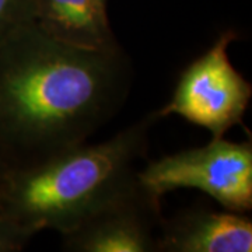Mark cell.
<instances>
[{
    "mask_svg": "<svg viewBox=\"0 0 252 252\" xmlns=\"http://www.w3.org/2000/svg\"><path fill=\"white\" fill-rule=\"evenodd\" d=\"M157 119L152 112L104 142L9 168L0 185V210L32 237L44 230L70 231L139 184L136 164L147 153Z\"/></svg>",
    "mask_w": 252,
    "mask_h": 252,
    "instance_id": "obj_2",
    "label": "cell"
},
{
    "mask_svg": "<svg viewBox=\"0 0 252 252\" xmlns=\"http://www.w3.org/2000/svg\"><path fill=\"white\" fill-rule=\"evenodd\" d=\"M237 38L233 30L221 32L206 52L187 66L170 101L156 111L158 119L184 118L209 130L212 139L224 137L233 126L243 125L252 86L228 58V48Z\"/></svg>",
    "mask_w": 252,
    "mask_h": 252,
    "instance_id": "obj_4",
    "label": "cell"
},
{
    "mask_svg": "<svg viewBox=\"0 0 252 252\" xmlns=\"http://www.w3.org/2000/svg\"><path fill=\"white\" fill-rule=\"evenodd\" d=\"M9 165H7V162L3 160V157L0 156V185H1V182L4 180V175L7 174L9 171Z\"/></svg>",
    "mask_w": 252,
    "mask_h": 252,
    "instance_id": "obj_10",
    "label": "cell"
},
{
    "mask_svg": "<svg viewBox=\"0 0 252 252\" xmlns=\"http://www.w3.org/2000/svg\"><path fill=\"white\" fill-rule=\"evenodd\" d=\"M35 0H0V44L20 26L34 20Z\"/></svg>",
    "mask_w": 252,
    "mask_h": 252,
    "instance_id": "obj_8",
    "label": "cell"
},
{
    "mask_svg": "<svg viewBox=\"0 0 252 252\" xmlns=\"http://www.w3.org/2000/svg\"><path fill=\"white\" fill-rule=\"evenodd\" d=\"M133 67L122 46L67 45L28 21L0 44V156L35 165L86 143L124 107Z\"/></svg>",
    "mask_w": 252,
    "mask_h": 252,
    "instance_id": "obj_1",
    "label": "cell"
},
{
    "mask_svg": "<svg viewBox=\"0 0 252 252\" xmlns=\"http://www.w3.org/2000/svg\"><path fill=\"white\" fill-rule=\"evenodd\" d=\"M32 235L0 210V252L23 251Z\"/></svg>",
    "mask_w": 252,
    "mask_h": 252,
    "instance_id": "obj_9",
    "label": "cell"
},
{
    "mask_svg": "<svg viewBox=\"0 0 252 252\" xmlns=\"http://www.w3.org/2000/svg\"><path fill=\"white\" fill-rule=\"evenodd\" d=\"M102 0H35L34 23L67 45L105 51L118 48Z\"/></svg>",
    "mask_w": 252,
    "mask_h": 252,
    "instance_id": "obj_7",
    "label": "cell"
},
{
    "mask_svg": "<svg viewBox=\"0 0 252 252\" xmlns=\"http://www.w3.org/2000/svg\"><path fill=\"white\" fill-rule=\"evenodd\" d=\"M140 185L161 198L177 189H198L225 210L252 209V143L212 139L149 162L137 171Z\"/></svg>",
    "mask_w": 252,
    "mask_h": 252,
    "instance_id": "obj_3",
    "label": "cell"
},
{
    "mask_svg": "<svg viewBox=\"0 0 252 252\" xmlns=\"http://www.w3.org/2000/svg\"><path fill=\"white\" fill-rule=\"evenodd\" d=\"M252 220L247 213L207 209L162 219L156 252H251Z\"/></svg>",
    "mask_w": 252,
    "mask_h": 252,
    "instance_id": "obj_6",
    "label": "cell"
},
{
    "mask_svg": "<svg viewBox=\"0 0 252 252\" xmlns=\"http://www.w3.org/2000/svg\"><path fill=\"white\" fill-rule=\"evenodd\" d=\"M102 1H104V3H107V0H102Z\"/></svg>",
    "mask_w": 252,
    "mask_h": 252,
    "instance_id": "obj_11",
    "label": "cell"
},
{
    "mask_svg": "<svg viewBox=\"0 0 252 252\" xmlns=\"http://www.w3.org/2000/svg\"><path fill=\"white\" fill-rule=\"evenodd\" d=\"M160 199L140 185L101 207L62 234L67 252H156Z\"/></svg>",
    "mask_w": 252,
    "mask_h": 252,
    "instance_id": "obj_5",
    "label": "cell"
}]
</instances>
